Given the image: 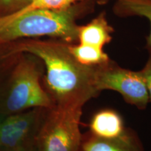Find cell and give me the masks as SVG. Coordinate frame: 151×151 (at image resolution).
Listing matches in <instances>:
<instances>
[{"label":"cell","mask_w":151,"mask_h":151,"mask_svg":"<svg viewBox=\"0 0 151 151\" xmlns=\"http://www.w3.org/2000/svg\"><path fill=\"white\" fill-rule=\"evenodd\" d=\"M88 0H30L29 4L21 11L15 15L21 14L30 10L37 9H62L71 6L75 4L83 2Z\"/></svg>","instance_id":"cell-12"},{"label":"cell","mask_w":151,"mask_h":151,"mask_svg":"<svg viewBox=\"0 0 151 151\" xmlns=\"http://www.w3.org/2000/svg\"><path fill=\"white\" fill-rule=\"evenodd\" d=\"M55 104L40 83V70L35 60L20 53L13 72L6 99V108L18 113L29 108L49 109Z\"/></svg>","instance_id":"cell-3"},{"label":"cell","mask_w":151,"mask_h":151,"mask_svg":"<svg viewBox=\"0 0 151 151\" xmlns=\"http://www.w3.org/2000/svg\"><path fill=\"white\" fill-rule=\"evenodd\" d=\"M140 71L146 82L148 91L149 100L151 102V52H149V57L146 65Z\"/></svg>","instance_id":"cell-14"},{"label":"cell","mask_w":151,"mask_h":151,"mask_svg":"<svg viewBox=\"0 0 151 151\" xmlns=\"http://www.w3.org/2000/svg\"><path fill=\"white\" fill-rule=\"evenodd\" d=\"M89 127L92 135L101 139H117L125 135L121 116L110 109L101 110L95 113Z\"/></svg>","instance_id":"cell-7"},{"label":"cell","mask_w":151,"mask_h":151,"mask_svg":"<svg viewBox=\"0 0 151 151\" xmlns=\"http://www.w3.org/2000/svg\"><path fill=\"white\" fill-rule=\"evenodd\" d=\"M30 0H0V19L14 16L29 4Z\"/></svg>","instance_id":"cell-13"},{"label":"cell","mask_w":151,"mask_h":151,"mask_svg":"<svg viewBox=\"0 0 151 151\" xmlns=\"http://www.w3.org/2000/svg\"><path fill=\"white\" fill-rule=\"evenodd\" d=\"M83 2L62 9H33L0 19V43L42 37L76 43V20L85 11Z\"/></svg>","instance_id":"cell-2"},{"label":"cell","mask_w":151,"mask_h":151,"mask_svg":"<svg viewBox=\"0 0 151 151\" xmlns=\"http://www.w3.org/2000/svg\"><path fill=\"white\" fill-rule=\"evenodd\" d=\"M37 120L36 111L15 114L0 122V147L17 150L29 137Z\"/></svg>","instance_id":"cell-6"},{"label":"cell","mask_w":151,"mask_h":151,"mask_svg":"<svg viewBox=\"0 0 151 151\" xmlns=\"http://www.w3.org/2000/svg\"><path fill=\"white\" fill-rule=\"evenodd\" d=\"M101 1H104V0H101ZM106 1H109V0H106ZM115 1H118V0H115Z\"/></svg>","instance_id":"cell-16"},{"label":"cell","mask_w":151,"mask_h":151,"mask_svg":"<svg viewBox=\"0 0 151 151\" xmlns=\"http://www.w3.org/2000/svg\"><path fill=\"white\" fill-rule=\"evenodd\" d=\"M83 151H137L131 148L126 135L117 139H105L91 136L82 145Z\"/></svg>","instance_id":"cell-11"},{"label":"cell","mask_w":151,"mask_h":151,"mask_svg":"<svg viewBox=\"0 0 151 151\" xmlns=\"http://www.w3.org/2000/svg\"><path fill=\"white\" fill-rule=\"evenodd\" d=\"M12 55L8 48V45L6 43H0V59Z\"/></svg>","instance_id":"cell-15"},{"label":"cell","mask_w":151,"mask_h":151,"mask_svg":"<svg viewBox=\"0 0 151 151\" xmlns=\"http://www.w3.org/2000/svg\"><path fill=\"white\" fill-rule=\"evenodd\" d=\"M113 11L119 16H141L148 19L150 31L146 37V48L151 52V0H118Z\"/></svg>","instance_id":"cell-9"},{"label":"cell","mask_w":151,"mask_h":151,"mask_svg":"<svg viewBox=\"0 0 151 151\" xmlns=\"http://www.w3.org/2000/svg\"><path fill=\"white\" fill-rule=\"evenodd\" d=\"M9 44L14 54H29L43 62L47 92L55 106L83 108L99 93L94 83L97 67L79 63L69 50V43L57 39H27Z\"/></svg>","instance_id":"cell-1"},{"label":"cell","mask_w":151,"mask_h":151,"mask_svg":"<svg viewBox=\"0 0 151 151\" xmlns=\"http://www.w3.org/2000/svg\"><path fill=\"white\" fill-rule=\"evenodd\" d=\"M81 107L55 106L37 138L39 151H78Z\"/></svg>","instance_id":"cell-4"},{"label":"cell","mask_w":151,"mask_h":151,"mask_svg":"<svg viewBox=\"0 0 151 151\" xmlns=\"http://www.w3.org/2000/svg\"><path fill=\"white\" fill-rule=\"evenodd\" d=\"M69 48L75 59L87 67H99L111 62L103 48L79 43H69Z\"/></svg>","instance_id":"cell-10"},{"label":"cell","mask_w":151,"mask_h":151,"mask_svg":"<svg viewBox=\"0 0 151 151\" xmlns=\"http://www.w3.org/2000/svg\"><path fill=\"white\" fill-rule=\"evenodd\" d=\"M94 83L100 92L111 90L120 93L126 102L145 109L150 102L148 88L141 71H133L112 62L96 67Z\"/></svg>","instance_id":"cell-5"},{"label":"cell","mask_w":151,"mask_h":151,"mask_svg":"<svg viewBox=\"0 0 151 151\" xmlns=\"http://www.w3.org/2000/svg\"><path fill=\"white\" fill-rule=\"evenodd\" d=\"M113 32L104 13H101L89 23L78 26V43L103 48L112 39Z\"/></svg>","instance_id":"cell-8"}]
</instances>
